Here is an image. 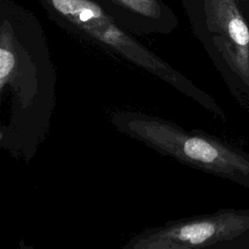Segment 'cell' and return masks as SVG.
Here are the masks:
<instances>
[{"label": "cell", "mask_w": 249, "mask_h": 249, "mask_svg": "<svg viewBox=\"0 0 249 249\" xmlns=\"http://www.w3.org/2000/svg\"><path fill=\"white\" fill-rule=\"evenodd\" d=\"M115 126L158 152L190 166L217 174L249 171V162L219 142L155 117L124 114L113 120Z\"/></svg>", "instance_id": "obj_1"}, {"label": "cell", "mask_w": 249, "mask_h": 249, "mask_svg": "<svg viewBox=\"0 0 249 249\" xmlns=\"http://www.w3.org/2000/svg\"><path fill=\"white\" fill-rule=\"evenodd\" d=\"M240 229L241 218L229 213L181 219L143 231L124 249H195L230 237Z\"/></svg>", "instance_id": "obj_2"}, {"label": "cell", "mask_w": 249, "mask_h": 249, "mask_svg": "<svg viewBox=\"0 0 249 249\" xmlns=\"http://www.w3.org/2000/svg\"><path fill=\"white\" fill-rule=\"evenodd\" d=\"M212 42L231 68L249 86V28L236 0H202Z\"/></svg>", "instance_id": "obj_3"}, {"label": "cell", "mask_w": 249, "mask_h": 249, "mask_svg": "<svg viewBox=\"0 0 249 249\" xmlns=\"http://www.w3.org/2000/svg\"><path fill=\"white\" fill-rule=\"evenodd\" d=\"M58 16L100 42L116 24L111 16L91 0H42Z\"/></svg>", "instance_id": "obj_4"}, {"label": "cell", "mask_w": 249, "mask_h": 249, "mask_svg": "<svg viewBox=\"0 0 249 249\" xmlns=\"http://www.w3.org/2000/svg\"><path fill=\"white\" fill-rule=\"evenodd\" d=\"M119 8L125 10L128 14L136 16L145 20L160 22L165 17L170 18L172 13L160 0H108Z\"/></svg>", "instance_id": "obj_5"}, {"label": "cell", "mask_w": 249, "mask_h": 249, "mask_svg": "<svg viewBox=\"0 0 249 249\" xmlns=\"http://www.w3.org/2000/svg\"><path fill=\"white\" fill-rule=\"evenodd\" d=\"M243 1H245V0H236V2H243Z\"/></svg>", "instance_id": "obj_6"}]
</instances>
